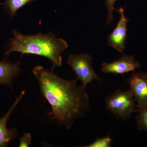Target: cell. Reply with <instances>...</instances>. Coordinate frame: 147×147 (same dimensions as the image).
I'll use <instances>...</instances> for the list:
<instances>
[{
  "label": "cell",
  "mask_w": 147,
  "mask_h": 147,
  "mask_svg": "<svg viewBox=\"0 0 147 147\" xmlns=\"http://www.w3.org/2000/svg\"><path fill=\"white\" fill-rule=\"evenodd\" d=\"M32 72L51 105L50 115L59 125L69 129L76 119L88 112L89 97L86 87L78 86V79L65 80L41 66L35 67Z\"/></svg>",
  "instance_id": "cell-1"
},
{
  "label": "cell",
  "mask_w": 147,
  "mask_h": 147,
  "mask_svg": "<svg viewBox=\"0 0 147 147\" xmlns=\"http://www.w3.org/2000/svg\"><path fill=\"white\" fill-rule=\"evenodd\" d=\"M12 32L13 37L11 38L9 47L5 55L19 52L45 57L53 63V71L57 67L62 65L61 54L69 46L65 40L56 37L52 32L26 36L15 30Z\"/></svg>",
  "instance_id": "cell-2"
},
{
  "label": "cell",
  "mask_w": 147,
  "mask_h": 147,
  "mask_svg": "<svg viewBox=\"0 0 147 147\" xmlns=\"http://www.w3.org/2000/svg\"><path fill=\"white\" fill-rule=\"evenodd\" d=\"M106 110L118 119L125 121L132 113H137V105L130 90L123 92L117 90L105 99Z\"/></svg>",
  "instance_id": "cell-3"
},
{
  "label": "cell",
  "mask_w": 147,
  "mask_h": 147,
  "mask_svg": "<svg viewBox=\"0 0 147 147\" xmlns=\"http://www.w3.org/2000/svg\"><path fill=\"white\" fill-rule=\"evenodd\" d=\"M92 57L88 54L70 55L67 64L71 67L77 76V79L82 82L85 87L94 80L102 81L92 66Z\"/></svg>",
  "instance_id": "cell-4"
},
{
  "label": "cell",
  "mask_w": 147,
  "mask_h": 147,
  "mask_svg": "<svg viewBox=\"0 0 147 147\" xmlns=\"http://www.w3.org/2000/svg\"><path fill=\"white\" fill-rule=\"evenodd\" d=\"M129 90L137 102V108L147 104V73H134L128 81Z\"/></svg>",
  "instance_id": "cell-5"
},
{
  "label": "cell",
  "mask_w": 147,
  "mask_h": 147,
  "mask_svg": "<svg viewBox=\"0 0 147 147\" xmlns=\"http://www.w3.org/2000/svg\"><path fill=\"white\" fill-rule=\"evenodd\" d=\"M117 11L120 13V18L116 28L108 36V42L111 47L123 53L125 49L129 21L125 17L123 8L121 7Z\"/></svg>",
  "instance_id": "cell-6"
},
{
  "label": "cell",
  "mask_w": 147,
  "mask_h": 147,
  "mask_svg": "<svg viewBox=\"0 0 147 147\" xmlns=\"http://www.w3.org/2000/svg\"><path fill=\"white\" fill-rule=\"evenodd\" d=\"M101 65V70L104 73L122 75L127 72L134 71L140 67V63L135 61L134 56L125 54H123L120 59L113 62H104Z\"/></svg>",
  "instance_id": "cell-7"
},
{
  "label": "cell",
  "mask_w": 147,
  "mask_h": 147,
  "mask_svg": "<svg viewBox=\"0 0 147 147\" xmlns=\"http://www.w3.org/2000/svg\"><path fill=\"white\" fill-rule=\"evenodd\" d=\"M25 94L24 91L21 92V94L16 98L8 112L3 117L0 119V147H7L11 141L16 139L18 137L17 129L7 128V123L11 113Z\"/></svg>",
  "instance_id": "cell-8"
},
{
  "label": "cell",
  "mask_w": 147,
  "mask_h": 147,
  "mask_svg": "<svg viewBox=\"0 0 147 147\" xmlns=\"http://www.w3.org/2000/svg\"><path fill=\"white\" fill-rule=\"evenodd\" d=\"M21 71L19 61L16 63L5 59L0 61V87L11 86L13 78L18 76Z\"/></svg>",
  "instance_id": "cell-9"
},
{
  "label": "cell",
  "mask_w": 147,
  "mask_h": 147,
  "mask_svg": "<svg viewBox=\"0 0 147 147\" xmlns=\"http://www.w3.org/2000/svg\"><path fill=\"white\" fill-rule=\"evenodd\" d=\"M36 0H5L4 3L5 8L11 17L16 15V12L24 6Z\"/></svg>",
  "instance_id": "cell-10"
},
{
  "label": "cell",
  "mask_w": 147,
  "mask_h": 147,
  "mask_svg": "<svg viewBox=\"0 0 147 147\" xmlns=\"http://www.w3.org/2000/svg\"><path fill=\"white\" fill-rule=\"evenodd\" d=\"M138 115L137 117V128L139 130L147 132V104L137 108Z\"/></svg>",
  "instance_id": "cell-11"
},
{
  "label": "cell",
  "mask_w": 147,
  "mask_h": 147,
  "mask_svg": "<svg viewBox=\"0 0 147 147\" xmlns=\"http://www.w3.org/2000/svg\"><path fill=\"white\" fill-rule=\"evenodd\" d=\"M112 142V139L108 136L101 138H98L94 142L90 144L86 145V147H110Z\"/></svg>",
  "instance_id": "cell-12"
},
{
  "label": "cell",
  "mask_w": 147,
  "mask_h": 147,
  "mask_svg": "<svg viewBox=\"0 0 147 147\" xmlns=\"http://www.w3.org/2000/svg\"><path fill=\"white\" fill-rule=\"evenodd\" d=\"M118 0H105V5L108 9L107 24H109L113 21V11L115 10L114 7L115 3Z\"/></svg>",
  "instance_id": "cell-13"
},
{
  "label": "cell",
  "mask_w": 147,
  "mask_h": 147,
  "mask_svg": "<svg viewBox=\"0 0 147 147\" xmlns=\"http://www.w3.org/2000/svg\"><path fill=\"white\" fill-rule=\"evenodd\" d=\"M32 135L29 132H26L19 139V147H28L32 144Z\"/></svg>",
  "instance_id": "cell-14"
}]
</instances>
